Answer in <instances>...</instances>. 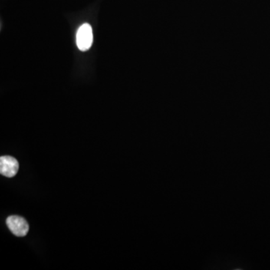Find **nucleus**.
Here are the masks:
<instances>
[{
	"label": "nucleus",
	"mask_w": 270,
	"mask_h": 270,
	"mask_svg": "<svg viewBox=\"0 0 270 270\" xmlns=\"http://www.w3.org/2000/svg\"><path fill=\"white\" fill-rule=\"evenodd\" d=\"M76 41L79 50L81 51L90 50L93 42V29L90 24H84L80 26L77 30Z\"/></svg>",
	"instance_id": "1"
},
{
	"label": "nucleus",
	"mask_w": 270,
	"mask_h": 270,
	"mask_svg": "<svg viewBox=\"0 0 270 270\" xmlns=\"http://www.w3.org/2000/svg\"><path fill=\"white\" fill-rule=\"evenodd\" d=\"M19 170V163L11 156L0 158V173L6 177H14Z\"/></svg>",
	"instance_id": "3"
},
{
	"label": "nucleus",
	"mask_w": 270,
	"mask_h": 270,
	"mask_svg": "<svg viewBox=\"0 0 270 270\" xmlns=\"http://www.w3.org/2000/svg\"><path fill=\"white\" fill-rule=\"evenodd\" d=\"M6 224L11 233L17 236L22 237L28 234V223L22 217L11 215L7 218Z\"/></svg>",
	"instance_id": "2"
}]
</instances>
